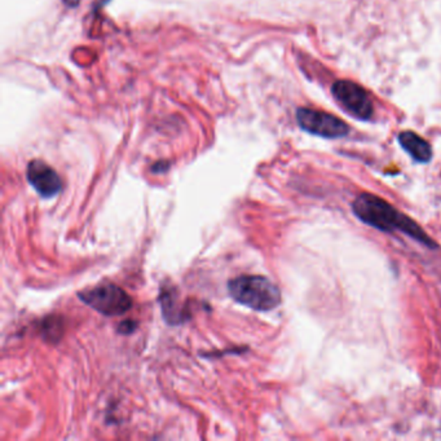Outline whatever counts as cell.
<instances>
[{"mask_svg": "<svg viewBox=\"0 0 441 441\" xmlns=\"http://www.w3.org/2000/svg\"><path fill=\"white\" fill-rule=\"evenodd\" d=\"M352 210L360 220L376 230L387 233L401 232L427 248H438L436 242L413 219L380 197L370 193L360 194L352 203Z\"/></svg>", "mask_w": 441, "mask_h": 441, "instance_id": "6da1fadb", "label": "cell"}, {"mask_svg": "<svg viewBox=\"0 0 441 441\" xmlns=\"http://www.w3.org/2000/svg\"><path fill=\"white\" fill-rule=\"evenodd\" d=\"M230 296L242 305L259 312H268L281 304V291L263 276H239L228 282Z\"/></svg>", "mask_w": 441, "mask_h": 441, "instance_id": "7a4b0ae2", "label": "cell"}, {"mask_svg": "<svg viewBox=\"0 0 441 441\" xmlns=\"http://www.w3.org/2000/svg\"><path fill=\"white\" fill-rule=\"evenodd\" d=\"M79 298L84 303L93 307L95 311L108 317L125 314L132 307V299L129 295L120 286L111 284L86 290L79 293Z\"/></svg>", "mask_w": 441, "mask_h": 441, "instance_id": "3957f363", "label": "cell"}, {"mask_svg": "<svg viewBox=\"0 0 441 441\" xmlns=\"http://www.w3.org/2000/svg\"><path fill=\"white\" fill-rule=\"evenodd\" d=\"M296 120L300 129L316 136L339 138L348 135V125L325 111L300 108L296 111Z\"/></svg>", "mask_w": 441, "mask_h": 441, "instance_id": "277c9868", "label": "cell"}, {"mask_svg": "<svg viewBox=\"0 0 441 441\" xmlns=\"http://www.w3.org/2000/svg\"><path fill=\"white\" fill-rule=\"evenodd\" d=\"M331 93L343 109L348 111L352 117L367 120L373 115V104L368 93L360 84L351 81H338L332 84Z\"/></svg>", "mask_w": 441, "mask_h": 441, "instance_id": "5b68a950", "label": "cell"}, {"mask_svg": "<svg viewBox=\"0 0 441 441\" xmlns=\"http://www.w3.org/2000/svg\"><path fill=\"white\" fill-rule=\"evenodd\" d=\"M26 177L30 185L45 198H51L63 189L60 175L56 173L55 168L40 159H34L29 163Z\"/></svg>", "mask_w": 441, "mask_h": 441, "instance_id": "8992f818", "label": "cell"}, {"mask_svg": "<svg viewBox=\"0 0 441 441\" xmlns=\"http://www.w3.org/2000/svg\"><path fill=\"white\" fill-rule=\"evenodd\" d=\"M399 143L406 153H409L414 161L419 163H427L432 158V149L424 138L418 136L412 131H405L399 135Z\"/></svg>", "mask_w": 441, "mask_h": 441, "instance_id": "52a82bcc", "label": "cell"}]
</instances>
